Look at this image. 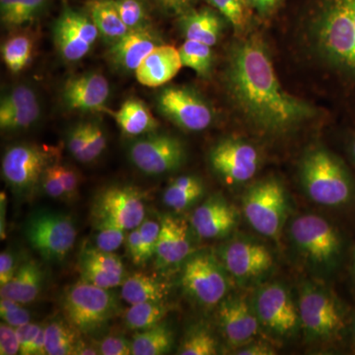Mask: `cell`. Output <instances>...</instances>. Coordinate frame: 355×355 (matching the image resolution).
I'll return each mask as SVG.
<instances>
[{
	"label": "cell",
	"mask_w": 355,
	"mask_h": 355,
	"mask_svg": "<svg viewBox=\"0 0 355 355\" xmlns=\"http://www.w3.org/2000/svg\"><path fill=\"white\" fill-rule=\"evenodd\" d=\"M233 104L250 125L268 135H282L317 114L316 109L282 87L265 42L242 36L229 51L224 72Z\"/></svg>",
	"instance_id": "cell-1"
},
{
	"label": "cell",
	"mask_w": 355,
	"mask_h": 355,
	"mask_svg": "<svg viewBox=\"0 0 355 355\" xmlns=\"http://www.w3.org/2000/svg\"><path fill=\"white\" fill-rule=\"evenodd\" d=\"M307 33L318 57L355 76V0H318Z\"/></svg>",
	"instance_id": "cell-2"
},
{
	"label": "cell",
	"mask_w": 355,
	"mask_h": 355,
	"mask_svg": "<svg viewBox=\"0 0 355 355\" xmlns=\"http://www.w3.org/2000/svg\"><path fill=\"white\" fill-rule=\"evenodd\" d=\"M303 191L313 202L342 207L354 197L352 177L342 160L323 146L308 149L299 164Z\"/></svg>",
	"instance_id": "cell-3"
},
{
	"label": "cell",
	"mask_w": 355,
	"mask_h": 355,
	"mask_svg": "<svg viewBox=\"0 0 355 355\" xmlns=\"http://www.w3.org/2000/svg\"><path fill=\"white\" fill-rule=\"evenodd\" d=\"M294 249L306 265L320 273L331 272L342 254V240L333 224L318 214H301L291 224Z\"/></svg>",
	"instance_id": "cell-4"
},
{
	"label": "cell",
	"mask_w": 355,
	"mask_h": 355,
	"mask_svg": "<svg viewBox=\"0 0 355 355\" xmlns=\"http://www.w3.org/2000/svg\"><path fill=\"white\" fill-rule=\"evenodd\" d=\"M110 291L83 280L67 287L60 302L67 321L83 335L102 330L120 311L118 298Z\"/></svg>",
	"instance_id": "cell-5"
},
{
	"label": "cell",
	"mask_w": 355,
	"mask_h": 355,
	"mask_svg": "<svg viewBox=\"0 0 355 355\" xmlns=\"http://www.w3.org/2000/svg\"><path fill=\"white\" fill-rule=\"evenodd\" d=\"M243 211L259 234L277 239L289 214V198L279 179L268 177L256 182L243 196Z\"/></svg>",
	"instance_id": "cell-6"
},
{
	"label": "cell",
	"mask_w": 355,
	"mask_h": 355,
	"mask_svg": "<svg viewBox=\"0 0 355 355\" xmlns=\"http://www.w3.org/2000/svg\"><path fill=\"white\" fill-rule=\"evenodd\" d=\"M298 310L300 327L308 342L335 340L345 329L342 310L335 296L317 282H306L301 286Z\"/></svg>",
	"instance_id": "cell-7"
},
{
	"label": "cell",
	"mask_w": 355,
	"mask_h": 355,
	"mask_svg": "<svg viewBox=\"0 0 355 355\" xmlns=\"http://www.w3.org/2000/svg\"><path fill=\"white\" fill-rule=\"evenodd\" d=\"M24 233L33 249L49 261L64 260L77 236L71 217L51 210L32 214L26 221Z\"/></svg>",
	"instance_id": "cell-8"
},
{
	"label": "cell",
	"mask_w": 355,
	"mask_h": 355,
	"mask_svg": "<svg viewBox=\"0 0 355 355\" xmlns=\"http://www.w3.org/2000/svg\"><path fill=\"white\" fill-rule=\"evenodd\" d=\"M229 277L227 270L214 254H191L184 261L181 284L187 295L198 304L214 307L227 295Z\"/></svg>",
	"instance_id": "cell-9"
},
{
	"label": "cell",
	"mask_w": 355,
	"mask_h": 355,
	"mask_svg": "<svg viewBox=\"0 0 355 355\" xmlns=\"http://www.w3.org/2000/svg\"><path fill=\"white\" fill-rule=\"evenodd\" d=\"M55 153L38 144L10 146L2 158V177L18 196H29L41 181L44 170L53 164Z\"/></svg>",
	"instance_id": "cell-10"
},
{
	"label": "cell",
	"mask_w": 355,
	"mask_h": 355,
	"mask_svg": "<svg viewBox=\"0 0 355 355\" xmlns=\"http://www.w3.org/2000/svg\"><path fill=\"white\" fill-rule=\"evenodd\" d=\"M159 113L187 132H202L211 125L214 110L195 89L169 86L158 93Z\"/></svg>",
	"instance_id": "cell-11"
},
{
	"label": "cell",
	"mask_w": 355,
	"mask_h": 355,
	"mask_svg": "<svg viewBox=\"0 0 355 355\" xmlns=\"http://www.w3.org/2000/svg\"><path fill=\"white\" fill-rule=\"evenodd\" d=\"M128 157L139 171L151 176L176 171L186 162L181 139L168 133H148L128 147Z\"/></svg>",
	"instance_id": "cell-12"
},
{
	"label": "cell",
	"mask_w": 355,
	"mask_h": 355,
	"mask_svg": "<svg viewBox=\"0 0 355 355\" xmlns=\"http://www.w3.org/2000/svg\"><path fill=\"white\" fill-rule=\"evenodd\" d=\"M252 303L261 328L275 336L291 338L300 327L298 304L282 284H263L254 293Z\"/></svg>",
	"instance_id": "cell-13"
},
{
	"label": "cell",
	"mask_w": 355,
	"mask_h": 355,
	"mask_svg": "<svg viewBox=\"0 0 355 355\" xmlns=\"http://www.w3.org/2000/svg\"><path fill=\"white\" fill-rule=\"evenodd\" d=\"M217 258L238 284H249L266 277L273 268L270 250L254 240L238 238L219 247Z\"/></svg>",
	"instance_id": "cell-14"
},
{
	"label": "cell",
	"mask_w": 355,
	"mask_h": 355,
	"mask_svg": "<svg viewBox=\"0 0 355 355\" xmlns=\"http://www.w3.org/2000/svg\"><path fill=\"white\" fill-rule=\"evenodd\" d=\"M209 163L224 183L236 186L253 179L260 168L261 154L246 140L227 139L211 149Z\"/></svg>",
	"instance_id": "cell-15"
},
{
	"label": "cell",
	"mask_w": 355,
	"mask_h": 355,
	"mask_svg": "<svg viewBox=\"0 0 355 355\" xmlns=\"http://www.w3.org/2000/svg\"><path fill=\"white\" fill-rule=\"evenodd\" d=\"M53 42L67 62L83 60L100 36L88 13L65 6L53 27Z\"/></svg>",
	"instance_id": "cell-16"
},
{
	"label": "cell",
	"mask_w": 355,
	"mask_h": 355,
	"mask_svg": "<svg viewBox=\"0 0 355 355\" xmlns=\"http://www.w3.org/2000/svg\"><path fill=\"white\" fill-rule=\"evenodd\" d=\"M142 191L135 187L112 186L96 197L94 218L109 217L130 231L139 227L146 219V205Z\"/></svg>",
	"instance_id": "cell-17"
},
{
	"label": "cell",
	"mask_w": 355,
	"mask_h": 355,
	"mask_svg": "<svg viewBox=\"0 0 355 355\" xmlns=\"http://www.w3.org/2000/svg\"><path fill=\"white\" fill-rule=\"evenodd\" d=\"M217 321L226 342L233 349L253 342L261 329L253 303L242 296H229L218 304Z\"/></svg>",
	"instance_id": "cell-18"
},
{
	"label": "cell",
	"mask_w": 355,
	"mask_h": 355,
	"mask_svg": "<svg viewBox=\"0 0 355 355\" xmlns=\"http://www.w3.org/2000/svg\"><path fill=\"white\" fill-rule=\"evenodd\" d=\"M161 228L156 247L155 263L158 268L184 263L193 252L191 234L193 229L190 221L167 214L161 216Z\"/></svg>",
	"instance_id": "cell-19"
},
{
	"label": "cell",
	"mask_w": 355,
	"mask_h": 355,
	"mask_svg": "<svg viewBox=\"0 0 355 355\" xmlns=\"http://www.w3.org/2000/svg\"><path fill=\"white\" fill-rule=\"evenodd\" d=\"M110 96L108 79L99 72L89 71L67 79L62 91L64 106L72 111H106Z\"/></svg>",
	"instance_id": "cell-20"
},
{
	"label": "cell",
	"mask_w": 355,
	"mask_h": 355,
	"mask_svg": "<svg viewBox=\"0 0 355 355\" xmlns=\"http://www.w3.org/2000/svg\"><path fill=\"white\" fill-rule=\"evenodd\" d=\"M81 280L102 288L121 286L127 272L120 257L114 252H105L95 246H84L79 254Z\"/></svg>",
	"instance_id": "cell-21"
},
{
	"label": "cell",
	"mask_w": 355,
	"mask_h": 355,
	"mask_svg": "<svg viewBox=\"0 0 355 355\" xmlns=\"http://www.w3.org/2000/svg\"><path fill=\"white\" fill-rule=\"evenodd\" d=\"M237 222L235 207L219 195L211 196L198 205L190 218L193 233L202 239L225 237Z\"/></svg>",
	"instance_id": "cell-22"
},
{
	"label": "cell",
	"mask_w": 355,
	"mask_h": 355,
	"mask_svg": "<svg viewBox=\"0 0 355 355\" xmlns=\"http://www.w3.org/2000/svg\"><path fill=\"white\" fill-rule=\"evenodd\" d=\"M161 44L160 39L150 27L130 30L123 38L111 44L109 58L116 69L135 71L144 58Z\"/></svg>",
	"instance_id": "cell-23"
},
{
	"label": "cell",
	"mask_w": 355,
	"mask_h": 355,
	"mask_svg": "<svg viewBox=\"0 0 355 355\" xmlns=\"http://www.w3.org/2000/svg\"><path fill=\"white\" fill-rule=\"evenodd\" d=\"M183 67L179 49L159 44L135 70V77L146 87L157 88L171 81Z\"/></svg>",
	"instance_id": "cell-24"
},
{
	"label": "cell",
	"mask_w": 355,
	"mask_h": 355,
	"mask_svg": "<svg viewBox=\"0 0 355 355\" xmlns=\"http://www.w3.org/2000/svg\"><path fill=\"white\" fill-rule=\"evenodd\" d=\"M180 29L186 40L200 42L212 46L218 43L223 31V20L218 11L203 7L189 9L181 14Z\"/></svg>",
	"instance_id": "cell-25"
},
{
	"label": "cell",
	"mask_w": 355,
	"mask_h": 355,
	"mask_svg": "<svg viewBox=\"0 0 355 355\" xmlns=\"http://www.w3.org/2000/svg\"><path fill=\"white\" fill-rule=\"evenodd\" d=\"M44 284V272L35 261H28L18 268L8 284L1 286L0 295L17 301L20 304H29L41 293Z\"/></svg>",
	"instance_id": "cell-26"
},
{
	"label": "cell",
	"mask_w": 355,
	"mask_h": 355,
	"mask_svg": "<svg viewBox=\"0 0 355 355\" xmlns=\"http://www.w3.org/2000/svg\"><path fill=\"white\" fill-rule=\"evenodd\" d=\"M112 116L121 132L128 137L155 132L159 127L158 121L148 107L135 98L123 102L120 109L112 112Z\"/></svg>",
	"instance_id": "cell-27"
},
{
	"label": "cell",
	"mask_w": 355,
	"mask_h": 355,
	"mask_svg": "<svg viewBox=\"0 0 355 355\" xmlns=\"http://www.w3.org/2000/svg\"><path fill=\"white\" fill-rule=\"evenodd\" d=\"M167 293L164 282L146 273H133L121 284V298L130 305L164 301Z\"/></svg>",
	"instance_id": "cell-28"
},
{
	"label": "cell",
	"mask_w": 355,
	"mask_h": 355,
	"mask_svg": "<svg viewBox=\"0 0 355 355\" xmlns=\"http://www.w3.org/2000/svg\"><path fill=\"white\" fill-rule=\"evenodd\" d=\"M205 184L200 177L186 175L178 177L168 184L163 193V202L175 211L190 209L203 197Z\"/></svg>",
	"instance_id": "cell-29"
},
{
	"label": "cell",
	"mask_w": 355,
	"mask_h": 355,
	"mask_svg": "<svg viewBox=\"0 0 355 355\" xmlns=\"http://www.w3.org/2000/svg\"><path fill=\"white\" fill-rule=\"evenodd\" d=\"M87 10L100 36L110 44L123 38L130 31L112 0H90Z\"/></svg>",
	"instance_id": "cell-30"
},
{
	"label": "cell",
	"mask_w": 355,
	"mask_h": 355,
	"mask_svg": "<svg viewBox=\"0 0 355 355\" xmlns=\"http://www.w3.org/2000/svg\"><path fill=\"white\" fill-rule=\"evenodd\" d=\"M132 343V355L167 354L174 347V333L167 324L160 323L135 334Z\"/></svg>",
	"instance_id": "cell-31"
},
{
	"label": "cell",
	"mask_w": 355,
	"mask_h": 355,
	"mask_svg": "<svg viewBox=\"0 0 355 355\" xmlns=\"http://www.w3.org/2000/svg\"><path fill=\"white\" fill-rule=\"evenodd\" d=\"M51 0H0V18L8 28H18L39 18Z\"/></svg>",
	"instance_id": "cell-32"
},
{
	"label": "cell",
	"mask_w": 355,
	"mask_h": 355,
	"mask_svg": "<svg viewBox=\"0 0 355 355\" xmlns=\"http://www.w3.org/2000/svg\"><path fill=\"white\" fill-rule=\"evenodd\" d=\"M80 333L64 320H53L46 324V350L48 355H74Z\"/></svg>",
	"instance_id": "cell-33"
},
{
	"label": "cell",
	"mask_w": 355,
	"mask_h": 355,
	"mask_svg": "<svg viewBox=\"0 0 355 355\" xmlns=\"http://www.w3.org/2000/svg\"><path fill=\"white\" fill-rule=\"evenodd\" d=\"M169 312L164 301H153L133 304L125 315V324L128 330L140 331L162 323Z\"/></svg>",
	"instance_id": "cell-34"
},
{
	"label": "cell",
	"mask_w": 355,
	"mask_h": 355,
	"mask_svg": "<svg viewBox=\"0 0 355 355\" xmlns=\"http://www.w3.org/2000/svg\"><path fill=\"white\" fill-rule=\"evenodd\" d=\"M33 51L34 43L28 35H12L2 44V60L9 71L18 73L31 62Z\"/></svg>",
	"instance_id": "cell-35"
},
{
	"label": "cell",
	"mask_w": 355,
	"mask_h": 355,
	"mask_svg": "<svg viewBox=\"0 0 355 355\" xmlns=\"http://www.w3.org/2000/svg\"><path fill=\"white\" fill-rule=\"evenodd\" d=\"M183 67L191 69L200 77H207L214 69V51L209 44L200 42L186 40L180 46Z\"/></svg>",
	"instance_id": "cell-36"
},
{
	"label": "cell",
	"mask_w": 355,
	"mask_h": 355,
	"mask_svg": "<svg viewBox=\"0 0 355 355\" xmlns=\"http://www.w3.org/2000/svg\"><path fill=\"white\" fill-rule=\"evenodd\" d=\"M214 8L228 21L238 34L244 33L251 22V6L248 0H209Z\"/></svg>",
	"instance_id": "cell-37"
},
{
	"label": "cell",
	"mask_w": 355,
	"mask_h": 355,
	"mask_svg": "<svg viewBox=\"0 0 355 355\" xmlns=\"http://www.w3.org/2000/svg\"><path fill=\"white\" fill-rule=\"evenodd\" d=\"M217 352L216 338L203 327L191 329L184 335L178 349L180 355H214Z\"/></svg>",
	"instance_id": "cell-38"
},
{
	"label": "cell",
	"mask_w": 355,
	"mask_h": 355,
	"mask_svg": "<svg viewBox=\"0 0 355 355\" xmlns=\"http://www.w3.org/2000/svg\"><path fill=\"white\" fill-rule=\"evenodd\" d=\"M97 233L95 236V247L105 252H114L125 243L127 231L118 222L109 217L95 218Z\"/></svg>",
	"instance_id": "cell-39"
},
{
	"label": "cell",
	"mask_w": 355,
	"mask_h": 355,
	"mask_svg": "<svg viewBox=\"0 0 355 355\" xmlns=\"http://www.w3.org/2000/svg\"><path fill=\"white\" fill-rule=\"evenodd\" d=\"M41 109L38 103L0 113V128L6 132L25 130L39 120Z\"/></svg>",
	"instance_id": "cell-40"
},
{
	"label": "cell",
	"mask_w": 355,
	"mask_h": 355,
	"mask_svg": "<svg viewBox=\"0 0 355 355\" xmlns=\"http://www.w3.org/2000/svg\"><path fill=\"white\" fill-rule=\"evenodd\" d=\"M121 20L130 30L150 27L146 7L141 0H112Z\"/></svg>",
	"instance_id": "cell-41"
},
{
	"label": "cell",
	"mask_w": 355,
	"mask_h": 355,
	"mask_svg": "<svg viewBox=\"0 0 355 355\" xmlns=\"http://www.w3.org/2000/svg\"><path fill=\"white\" fill-rule=\"evenodd\" d=\"M160 228V221L154 219L146 218L140 224V266L146 265L155 256Z\"/></svg>",
	"instance_id": "cell-42"
},
{
	"label": "cell",
	"mask_w": 355,
	"mask_h": 355,
	"mask_svg": "<svg viewBox=\"0 0 355 355\" xmlns=\"http://www.w3.org/2000/svg\"><path fill=\"white\" fill-rule=\"evenodd\" d=\"M35 103H38V97L31 87L25 85L17 86L2 97L0 102V113L23 108Z\"/></svg>",
	"instance_id": "cell-43"
},
{
	"label": "cell",
	"mask_w": 355,
	"mask_h": 355,
	"mask_svg": "<svg viewBox=\"0 0 355 355\" xmlns=\"http://www.w3.org/2000/svg\"><path fill=\"white\" fill-rule=\"evenodd\" d=\"M19 302L13 299L1 297L0 300V317L2 322L10 324L13 328L30 323L31 314L24 309Z\"/></svg>",
	"instance_id": "cell-44"
},
{
	"label": "cell",
	"mask_w": 355,
	"mask_h": 355,
	"mask_svg": "<svg viewBox=\"0 0 355 355\" xmlns=\"http://www.w3.org/2000/svg\"><path fill=\"white\" fill-rule=\"evenodd\" d=\"M107 146V137L104 130L97 123H87V146L86 163L93 162L102 155Z\"/></svg>",
	"instance_id": "cell-45"
},
{
	"label": "cell",
	"mask_w": 355,
	"mask_h": 355,
	"mask_svg": "<svg viewBox=\"0 0 355 355\" xmlns=\"http://www.w3.org/2000/svg\"><path fill=\"white\" fill-rule=\"evenodd\" d=\"M87 146V123H77L70 128L67 135V148L77 161L86 163L85 153Z\"/></svg>",
	"instance_id": "cell-46"
},
{
	"label": "cell",
	"mask_w": 355,
	"mask_h": 355,
	"mask_svg": "<svg viewBox=\"0 0 355 355\" xmlns=\"http://www.w3.org/2000/svg\"><path fill=\"white\" fill-rule=\"evenodd\" d=\"M40 186L50 198H65L64 184L58 175V163H53L44 170Z\"/></svg>",
	"instance_id": "cell-47"
},
{
	"label": "cell",
	"mask_w": 355,
	"mask_h": 355,
	"mask_svg": "<svg viewBox=\"0 0 355 355\" xmlns=\"http://www.w3.org/2000/svg\"><path fill=\"white\" fill-rule=\"evenodd\" d=\"M97 347L102 355L132 354V343L123 336H106L98 343Z\"/></svg>",
	"instance_id": "cell-48"
},
{
	"label": "cell",
	"mask_w": 355,
	"mask_h": 355,
	"mask_svg": "<svg viewBox=\"0 0 355 355\" xmlns=\"http://www.w3.org/2000/svg\"><path fill=\"white\" fill-rule=\"evenodd\" d=\"M58 175L64 184L65 200H74L78 196L80 179L76 170L70 166L58 164Z\"/></svg>",
	"instance_id": "cell-49"
},
{
	"label": "cell",
	"mask_w": 355,
	"mask_h": 355,
	"mask_svg": "<svg viewBox=\"0 0 355 355\" xmlns=\"http://www.w3.org/2000/svg\"><path fill=\"white\" fill-rule=\"evenodd\" d=\"M20 352V343L16 328L2 322L0 324V354L15 355Z\"/></svg>",
	"instance_id": "cell-50"
},
{
	"label": "cell",
	"mask_w": 355,
	"mask_h": 355,
	"mask_svg": "<svg viewBox=\"0 0 355 355\" xmlns=\"http://www.w3.org/2000/svg\"><path fill=\"white\" fill-rule=\"evenodd\" d=\"M41 327L39 324L28 323L16 328V334L20 343V354L28 355L33 342L41 330Z\"/></svg>",
	"instance_id": "cell-51"
},
{
	"label": "cell",
	"mask_w": 355,
	"mask_h": 355,
	"mask_svg": "<svg viewBox=\"0 0 355 355\" xmlns=\"http://www.w3.org/2000/svg\"><path fill=\"white\" fill-rule=\"evenodd\" d=\"M17 270L15 256L9 251L2 252L0 254V287L8 284Z\"/></svg>",
	"instance_id": "cell-52"
},
{
	"label": "cell",
	"mask_w": 355,
	"mask_h": 355,
	"mask_svg": "<svg viewBox=\"0 0 355 355\" xmlns=\"http://www.w3.org/2000/svg\"><path fill=\"white\" fill-rule=\"evenodd\" d=\"M125 248L130 260L135 266H140V232L139 227L128 231L125 238Z\"/></svg>",
	"instance_id": "cell-53"
},
{
	"label": "cell",
	"mask_w": 355,
	"mask_h": 355,
	"mask_svg": "<svg viewBox=\"0 0 355 355\" xmlns=\"http://www.w3.org/2000/svg\"><path fill=\"white\" fill-rule=\"evenodd\" d=\"M234 354L237 355H273L275 350L270 345L265 343L251 342L243 347H238L234 350Z\"/></svg>",
	"instance_id": "cell-54"
},
{
	"label": "cell",
	"mask_w": 355,
	"mask_h": 355,
	"mask_svg": "<svg viewBox=\"0 0 355 355\" xmlns=\"http://www.w3.org/2000/svg\"><path fill=\"white\" fill-rule=\"evenodd\" d=\"M197 1L198 0H155L156 3L165 10L180 15L191 9V6Z\"/></svg>",
	"instance_id": "cell-55"
},
{
	"label": "cell",
	"mask_w": 355,
	"mask_h": 355,
	"mask_svg": "<svg viewBox=\"0 0 355 355\" xmlns=\"http://www.w3.org/2000/svg\"><path fill=\"white\" fill-rule=\"evenodd\" d=\"M248 2L261 15H268L277 9L282 0H248Z\"/></svg>",
	"instance_id": "cell-56"
},
{
	"label": "cell",
	"mask_w": 355,
	"mask_h": 355,
	"mask_svg": "<svg viewBox=\"0 0 355 355\" xmlns=\"http://www.w3.org/2000/svg\"><path fill=\"white\" fill-rule=\"evenodd\" d=\"M46 350V326H42L38 335L33 342L28 355H44Z\"/></svg>",
	"instance_id": "cell-57"
},
{
	"label": "cell",
	"mask_w": 355,
	"mask_h": 355,
	"mask_svg": "<svg viewBox=\"0 0 355 355\" xmlns=\"http://www.w3.org/2000/svg\"><path fill=\"white\" fill-rule=\"evenodd\" d=\"M100 354L99 349L97 345H91V343H86L83 338H79L77 343L76 352L74 355H96Z\"/></svg>",
	"instance_id": "cell-58"
},
{
	"label": "cell",
	"mask_w": 355,
	"mask_h": 355,
	"mask_svg": "<svg viewBox=\"0 0 355 355\" xmlns=\"http://www.w3.org/2000/svg\"><path fill=\"white\" fill-rule=\"evenodd\" d=\"M0 212H1V221H0V235H1V239L4 240L6 238V195L2 191L1 196H0Z\"/></svg>",
	"instance_id": "cell-59"
},
{
	"label": "cell",
	"mask_w": 355,
	"mask_h": 355,
	"mask_svg": "<svg viewBox=\"0 0 355 355\" xmlns=\"http://www.w3.org/2000/svg\"><path fill=\"white\" fill-rule=\"evenodd\" d=\"M350 153H352V158H354L355 162V137L354 141L352 142V146H350Z\"/></svg>",
	"instance_id": "cell-60"
},
{
	"label": "cell",
	"mask_w": 355,
	"mask_h": 355,
	"mask_svg": "<svg viewBox=\"0 0 355 355\" xmlns=\"http://www.w3.org/2000/svg\"><path fill=\"white\" fill-rule=\"evenodd\" d=\"M354 275H355V263H354Z\"/></svg>",
	"instance_id": "cell-61"
},
{
	"label": "cell",
	"mask_w": 355,
	"mask_h": 355,
	"mask_svg": "<svg viewBox=\"0 0 355 355\" xmlns=\"http://www.w3.org/2000/svg\"><path fill=\"white\" fill-rule=\"evenodd\" d=\"M354 331H355V324H354Z\"/></svg>",
	"instance_id": "cell-62"
}]
</instances>
